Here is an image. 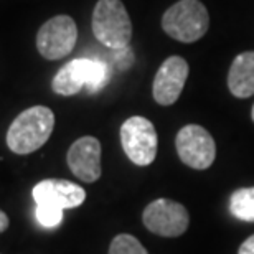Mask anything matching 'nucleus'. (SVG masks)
Here are the masks:
<instances>
[{"instance_id":"5","label":"nucleus","mask_w":254,"mask_h":254,"mask_svg":"<svg viewBox=\"0 0 254 254\" xmlns=\"http://www.w3.org/2000/svg\"><path fill=\"white\" fill-rule=\"evenodd\" d=\"M78 40V27L69 15H57L40 27L37 50L45 60L55 62L73 52Z\"/></svg>"},{"instance_id":"9","label":"nucleus","mask_w":254,"mask_h":254,"mask_svg":"<svg viewBox=\"0 0 254 254\" xmlns=\"http://www.w3.org/2000/svg\"><path fill=\"white\" fill-rule=\"evenodd\" d=\"M33 200L37 201V205L69 210V208H78L83 205L86 200V191L83 187L69 180L47 179L33 187Z\"/></svg>"},{"instance_id":"10","label":"nucleus","mask_w":254,"mask_h":254,"mask_svg":"<svg viewBox=\"0 0 254 254\" xmlns=\"http://www.w3.org/2000/svg\"><path fill=\"white\" fill-rule=\"evenodd\" d=\"M69 170L86 184H93L101 177V142L93 135H84L69 147L66 155Z\"/></svg>"},{"instance_id":"15","label":"nucleus","mask_w":254,"mask_h":254,"mask_svg":"<svg viewBox=\"0 0 254 254\" xmlns=\"http://www.w3.org/2000/svg\"><path fill=\"white\" fill-rule=\"evenodd\" d=\"M109 76H111V71H109L108 63H104L103 60L94 58L93 74H91V79L88 86H86V89H88L89 93H98V91H101L108 84Z\"/></svg>"},{"instance_id":"14","label":"nucleus","mask_w":254,"mask_h":254,"mask_svg":"<svg viewBox=\"0 0 254 254\" xmlns=\"http://www.w3.org/2000/svg\"><path fill=\"white\" fill-rule=\"evenodd\" d=\"M109 254H149L140 241L130 235H118L109 246Z\"/></svg>"},{"instance_id":"1","label":"nucleus","mask_w":254,"mask_h":254,"mask_svg":"<svg viewBox=\"0 0 254 254\" xmlns=\"http://www.w3.org/2000/svg\"><path fill=\"white\" fill-rule=\"evenodd\" d=\"M55 129V114L47 106H33L20 113L7 132V145L13 154L27 155L48 142Z\"/></svg>"},{"instance_id":"2","label":"nucleus","mask_w":254,"mask_h":254,"mask_svg":"<svg viewBox=\"0 0 254 254\" xmlns=\"http://www.w3.org/2000/svg\"><path fill=\"white\" fill-rule=\"evenodd\" d=\"M93 33L99 43L109 50L129 47L132 40V22L121 0H99L93 12Z\"/></svg>"},{"instance_id":"7","label":"nucleus","mask_w":254,"mask_h":254,"mask_svg":"<svg viewBox=\"0 0 254 254\" xmlns=\"http://www.w3.org/2000/svg\"><path fill=\"white\" fill-rule=\"evenodd\" d=\"M175 147L180 160L195 170H205L215 162L216 145L205 127L189 124L177 134Z\"/></svg>"},{"instance_id":"20","label":"nucleus","mask_w":254,"mask_h":254,"mask_svg":"<svg viewBox=\"0 0 254 254\" xmlns=\"http://www.w3.org/2000/svg\"><path fill=\"white\" fill-rule=\"evenodd\" d=\"M251 118H253V121H254V106H253V111H251Z\"/></svg>"},{"instance_id":"6","label":"nucleus","mask_w":254,"mask_h":254,"mask_svg":"<svg viewBox=\"0 0 254 254\" xmlns=\"http://www.w3.org/2000/svg\"><path fill=\"white\" fill-rule=\"evenodd\" d=\"M145 228L154 235L177 238L189 230L190 216L182 203L167 198H159L145 206L142 215Z\"/></svg>"},{"instance_id":"12","label":"nucleus","mask_w":254,"mask_h":254,"mask_svg":"<svg viewBox=\"0 0 254 254\" xmlns=\"http://www.w3.org/2000/svg\"><path fill=\"white\" fill-rule=\"evenodd\" d=\"M228 88L236 98H250L254 94V52L240 53L233 60L228 73Z\"/></svg>"},{"instance_id":"3","label":"nucleus","mask_w":254,"mask_h":254,"mask_svg":"<svg viewBox=\"0 0 254 254\" xmlns=\"http://www.w3.org/2000/svg\"><path fill=\"white\" fill-rule=\"evenodd\" d=\"M210 27V15L200 0H180L162 17L164 32L177 42L195 43L205 37Z\"/></svg>"},{"instance_id":"19","label":"nucleus","mask_w":254,"mask_h":254,"mask_svg":"<svg viewBox=\"0 0 254 254\" xmlns=\"http://www.w3.org/2000/svg\"><path fill=\"white\" fill-rule=\"evenodd\" d=\"M10 225V220H8V216L5 215V213L0 210V233H3L5 230L8 228Z\"/></svg>"},{"instance_id":"18","label":"nucleus","mask_w":254,"mask_h":254,"mask_svg":"<svg viewBox=\"0 0 254 254\" xmlns=\"http://www.w3.org/2000/svg\"><path fill=\"white\" fill-rule=\"evenodd\" d=\"M238 254H254V235L248 238V240L240 246Z\"/></svg>"},{"instance_id":"11","label":"nucleus","mask_w":254,"mask_h":254,"mask_svg":"<svg viewBox=\"0 0 254 254\" xmlns=\"http://www.w3.org/2000/svg\"><path fill=\"white\" fill-rule=\"evenodd\" d=\"M94 58H76L55 74L52 89L60 96H74L86 88L93 73Z\"/></svg>"},{"instance_id":"8","label":"nucleus","mask_w":254,"mask_h":254,"mask_svg":"<svg viewBox=\"0 0 254 254\" xmlns=\"http://www.w3.org/2000/svg\"><path fill=\"white\" fill-rule=\"evenodd\" d=\"M189 63L182 57L167 58L157 71L152 86V94L157 104L172 106L180 98L184 86L189 79Z\"/></svg>"},{"instance_id":"16","label":"nucleus","mask_w":254,"mask_h":254,"mask_svg":"<svg viewBox=\"0 0 254 254\" xmlns=\"http://www.w3.org/2000/svg\"><path fill=\"white\" fill-rule=\"evenodd\" d=\"M37 220L45 228H57L63 221V210L47 205H37Z\"/></svg>"},{"instance_id":"4","label":"nucleus","mask_w":254,"mask_h":254,"mask_svg":"<svg viewBox=\"0 0 254 254\" xmlns=\"http://www.w3.org/2000/svg\"><path fill=\"white\" fill-rule=\"evenodd\" d=\"M121 144L132 164L145 167L155 160L159 137L149 119L134 116L121 127Z\"/></svg>"},{"instance_id":"17","label":"nucleus","mask_w":254,"mask_h":254,"mask_svg":"<svg viewBox=\"0 0 254 254\" xmlns=\"http://www.w3.org/2000/svg\"><path fill=\"white\" fill-rule=\"evenodd\" d=\"M111 52H113L114 63L118 64L119 69H127L132 63H134V55H132L130 47H126L121 50H111Z\"/></svg>"},{"instance_id":"13","label":"nucleus","mask_w":254,"mask_h":254,"mask_svg":"<svg viewBox=\"0 0 254 254\" xmlns=\"http://www.w3.org/2000/svg\"><path fill=\"white\" fill-rule=\"evenodd\" d=\"M230 211L241 221H254V187H246L231 193Z\"/></svg>"}]
</instances>
